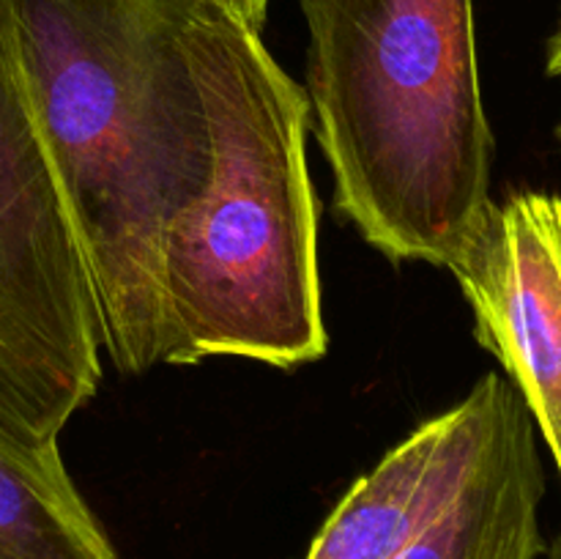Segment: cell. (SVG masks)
<instances>
[{
    "instance_id": "6da1fadb",
    "label": "cell",
    "mask_w": 561,
    "mask_h": 559,
    "mask_svg": "<svg viewBox=\"0 0 561 559\" xmlns=\"http://www.w3.org/2000/svg\"><path fill=\"white\" fill-rule=\"evenodd\" d=\"M217 0H0L126 376L164 365V244L214 175L203 31Z\"/></svg>"
},
{
    "instance_id": "7a4b0ae2",
    "label": "cell",
    "mask_w": 561,
    "mask_h": 559,
    "mask_svg": "<svg viewBox=\"0 0 561 559\" xmlns=\"http://www.w3.org/2000/svg\"><path fill=\"white\" fill-rule=\"evenodd\" d=\"M334 203L392 261L453 266L493 206L474 0H301Z\"/></svg>"
},
{
    "instance_id": "3957f363",
    "label": "cell",
    "mask_w": 561,
    "mask_h": 559,
    "mask_svg": "<svg viewBox=\"0 0 561 559\" xmlns=\"http://www.w3.org/2000/svg\"><path fill=\"white\" fill-rule=\"evenodd\" d=\"M203 88L214 175L164 244V365L321 360L329 334L305 148L310 99L222 0L203 31Z\"/></svg>"
},
{
    "instance_id": "277c9868",
    "label": "cell",
    "mask_w": 561,
    "mask_h": 559,
    "mask_svg": "<svg viewBox=\"0 0 561 559\" xmlns=\"http://www.w3.org/2000/svg\"><path fill=\"white\" fill-rule=\"evenodd\" d=\"M91 266L0 25V425L58 442L102 381Z\"/></svg>"
},
{
    "instance_id": "5b68a950",
    "label": "cell",
    "mask_w": 561,
    "mask_h": 559,
    "mask_svg": "<svg viewBox=\"0 0 561 559\" xmlns=\"http://www.w3.org/2000/svg\"><path fill=\"white\" fill-rule=\"evenodd\" d=\"M474 334L518 387L561 477V197L493 201L453 261Z\"/></svg>"
},
{
    "instance_id": "8992f818",
    "label": "cell",
    "mask_w": 561,
    "mask_h": 559,
    "mask_svg": "<svg viewBox=\"0 0 561 559\" xmlns=\"http://www.w3.org/2000/svg\"><path fill=\"white\" fill-rule=\"evenodd\" d=\"M502 373L416 427L334 507L307 559H398L463 480L491 420Z\"/></svg>"
},
{
    "instance_id": "52a82bcc",
    "label": "cell",
    "mask_w": 561,
    "mask_h": 559,
    "mask_svg": "<svg viewBox=\"0 0 561 559\" xmlns=\"http://www.w3.org/2000/svg\"><path fill=\"white\" fill-rule=\"evenodd\" d=\"M542 491L535 420L502 376L463 480L398 559H537Z\"/></svg>"
},
{
    "instance_id": "ba28073f",
    "label": "cell",
    "mask_w": 561,
    "mask_h": 559,
    "mask_svg": "<svg viewBox=\"0 0 561 559\" xmlns=\"http://www.w3.org/2000/svg\"><path fill=\"white\" fill-rule=\"evenodd\" d=\"M0 559H121L69 477L58 442L0 425Z\"/></svg>"
},
{
    "instance_id": "9c48e42d",
    "label": "cell",
    "mask_w": 561,
    "mask_h": 559,
    "mask_svg": "<svg viewBox=\"0 0 561 559\" xmlns=\"http://www.w3.org/2000/svg\"><path fill=\"white\" fill-rule=\"evenodd\" d=\"M228 9H233L247 25H252L255 31H263L266 25V11H268V0H222Z\"/></svg>"
},
{
    "instance_id": "30bf717a",
    "label": "cell",
    "mask_w": 561,
    "mask_h": 559,
    "mask_svg": "<svg viewBox=\"0 0 561 559\" xmlns=\"http://www.w3.org/2000/svg\"><path fill=\"white\" fill-rule=\"evenodd\" d=\"M561 69V20L557 33H553L551 44H548V75H557Z\"/></svg>"
},
{
    "instance_id": "8fae6325",
    "label": "cell",
    "mask_w": 561,
    "mask_h": 559,
    "mask_svg": "<svg viewBox=\"0 0 561 559\" xmlns=\"http://www.w3.org/2000/svg\"><path fill=\"white\" fill-rule=\"evenodd\" d=\"M546 559H561V535L557 537V540L551 543V546H548V551H546Z\"/></svg>"
},
{
    "instance_id": "7c38bea8",
    "label": "cell",
    "mask_w": 561,
    "mask_h": 559,
    "mask_svg": "<svg viewBox=\"0 0 561 559\" xmlns=\"http://www.w3.org/2000/svg\"><path fill=\"white\" fill-rule=\"evenodd\" d=\"M553 77H561V69H559L557 75H553ZM557 132H559V140H561V121H559V129H557Z\"/></svg>"
}]
</instances>
